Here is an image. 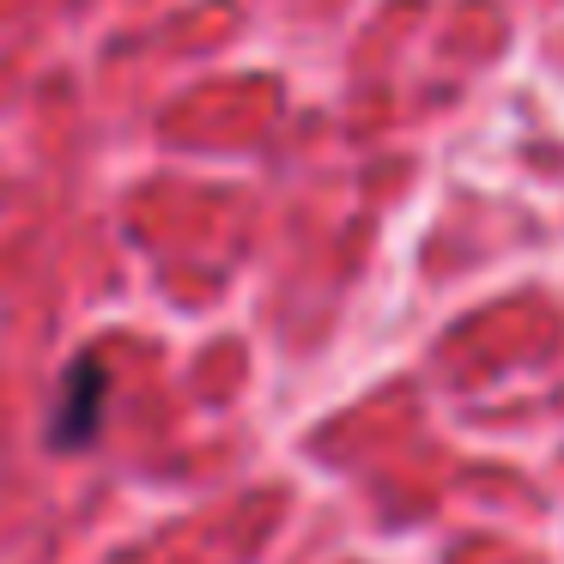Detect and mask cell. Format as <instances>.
Listing matches in <instances>:
<instances>
[{"instance_id":"1","label":"cell","mask_w":564,"mask_h":564,"mask_svg":"<svg viewBox=\"0 0 564 564\" xmlns=\"http://www.w3.org/2000/svg\"><path fill=\"white\" fill-rule=\"evenodd\" d=\"M104 389H110V377H104V365H98V358H74V365H67L62 425H55V437H62V443H91V437H98Z\"/></svg>"}]
</instances>
